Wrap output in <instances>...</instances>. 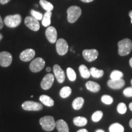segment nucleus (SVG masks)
<instances>
[{"instance_id": "39448f33", "label": "nucleus", "mask_w": 132, "mask_h": 132, "mask_svg": "<svg viewBox=\"0 0 132 132\" xmlns=\"http://www.w3.org/2000/svg\"><path fill=\"white\" fill-rule=\"evenodd\" d=\"M45 62L42 57H37L32 61L29 64V69L31 72L34 73L40 72L44 69L45 66Z\"/></svg>"}, {"instance_id": "dca6fc26", "label": "nucleus", "mask_w": 132, "mask_h": 132, "mask_svg": "<svg viewBox=\"0 0 132 132\" xmlns=\"http://www.w3.org/2000/svg\"><path fill=\"white\" fill-rule=\"evenodd\" d=\"M56 128L58 132H69V128L65 120L59 119L56 122Z\"/></svg>"}, {"instance_id": "2f4dec72", "label": "nucleus", "mask_w": 132, "mask_h": 132, "mask_svg": "<svg viewBox=\"0 0 132 132\" xmlns=\"http://www.w3.org/2000/svg\"><path fill=\"white\" fill-rule=\"evenodd\" d=\"M31 14L34 19H36L37 20H42L43 18V15L40 12H37V11H34V10H31Z\"/></svg>"}, {"instance_id": "e433bc0d", "label": "nucleus", "mask_w": 132, "mask_h": 132, "mask_svg": "<svg viewBox=\"0 0 132 132\" xmlns=\"http://www.w3.org/2000/svg\"><path fill=\"white\" fill-rule=\"evenodd\" d=\"M81 1L84 3H90L92 2V1H93L94 0H81Z\"/></svg>"}, {"instance_id": "c85d7f7f", "label": "nucleus", "mask_w": 132, "mask_h": 132, "mask_svg": "<svg viewBox=\"0 0 132 132\" xmlns=\"http://www.w3.org/2000/svg\"><path fill=\"white\" fill-rule=\"evenodd\" d=\"M102 117H103V112L101 111H97L92 115V120L94 122H98L101 120Z\"/></svg>"}, {"instance_id": "a878e982", "label": "nucleus", "mask_w": 132, "mask_h": 132, "mask_svg": "<svg viewBox=\"0 0 132 132\" xmlns=\"http://www.w3.org/2000/svg\"><path fill=\"white\" fill-rule=\"evenodd\" d=\"M39 3L46 11H52L54 9L53 5L46 0H40Z\"/></svg>"}, {"instance_id": "c03bdc74", "label": "nucleus", "mask_w": 132, "mask_h": 132, "mask_svg": "<svg viewBox=\"0 0 132 132\" xmlns=\"http://www.w3.org/2000/svg\"><path fill=\"white\" fill-rule=\"evenodd\" d=\"M3 38V36L1 34V33H0V41L1 40V39H2Z\"/></svg>"}, {"instance_id": "6ab92c4d", "label": "nucleus", "mask_w": 132, "mask_h": 132, "mask_svg": "<svg viewBox=\"0 0 132 132\" xmlns=\"http://www.w3.org/2000/svg\"><path fill=\"white\" fill-rule=\"evenodd\" d=\"M52 11H47L43 16L42 23L45 27H48L51 24V17H52Z\"/></svg>"}, {"instance_id": "58836bf2", "label": "nucleus", "mask_w": 132, "mask_h": 132, "mask_svg": "<svg viewBox=\"0 0 132 132\" xmlns=\"http://www.w3.org/2000/svg\"><path fill=\"white\" fill-rule=\"evenodd\" d=\"M129 64H130V67H131V68H132V57H131V58H130V61H129Z\"/></svg>"}, {"instance_id": "c9c22d12", "label": "nucleus", "mask_w": 132, "mask_h": 132, "mask_svg": "<svg viewBox=\"0 0 132 132\" xmlns=\"http://www.w3.org/2000/svg\"><path fill=\"white\" fill-rule=\"evenodd\" d=\"M77 132H88V131L86 129H85V128H82V129H80L77 131Z\"/></svg>"}, {"instance_id": "ddd939ff", "label": "nucleus", "mask_w": 132, "mask_h": 132, "mask_svg": "<svg viewBox=\"0 0 132 132\" xmlns=\"http://www.w3.org/2000/svg\"><path fill=\"white\" fill-rule=\"evenodd\" d=\"M35 51L33 49L28 48L26 49L25 50L23 51L20 54V58L22 61L24 62H28L34 59L35 56Z\"/></svg>"}, {"instance_id": "7c9ffc66", "label": "nucleus", "mask_w": 132, "mask_h": 132, "mask_svg": "<svg viewBox=\"0 0 132 132\" xmlns=\"http://www.w3.org/2000/svg\"><path fill=\"white\" fill-rule=\"evenodd\" d=\"M118 112L120 114H123L127 112V106L124 103H119L117 106Z\"/></svg>"}, {"instance_id": "393cba45", "label": "nucleus", "mask_w": 132, "mask_h": 132, "mask_svg": "<svg viewBox=\"0 0 132 132\" xmlns=\"http://www.w3.org/2000/svg\"><path fill=\"white\" fill-rule=\"evenodd\" d=\"M71 93H72V89H71L70 87L69 86H65L61 89L60 92H59V95L62 98H65L70 96Z\"/></svg>"}, {"instance_id": "6e6552de", "label": "nucleus", "mask_w": 132, "mask_h": 132, "mask_svg": "<svg viewBox=\"0 0 132 132\" xmlns=\"http://www.w3.org/2000/svg\"><path fill=\"white\" fill-rule=\"evenodd\" d=\"M24 23L28 28L32 31H37L40 29V24H39V20L34 19L32 16H26L24 19Z\"/></svg>"}, {"instance_id": "c756f323", "label": "nucleus", "mask_w": 132, "mask_h": 132, "mask_svg": "<svg viewBox=\"0 0 132 132\" xmlns=\"http://www.w3.org/2000/svg\"><path fill=\"white\" fill-rule=\"evenodd\" d=\"M102 102L105 105H111L113 102V97L108 95H104L101 98Z\"/></svg>"}, {"instance_id": "2eb2a0df", "label": "nucleus", "mask_w": 132, "mask_h": 132, "mask_svg": "<svg viewBox=\"0 0 132 132\" xmlns=\"http://www.w3.org/2000/svg\"><path fill=\"white\" fill-rule=\"evenodd\" d=\"M125 81L122 78L119 80H108L107 85L110 88L113 89H119L122 88L125 85Z\"/></svg>"}, {"instance_id": "7ed1b4c3", "label": "nucleus", "mask_w": 132, "mask_h": 132, "mask_svg": "<svg viewBox=\"0 0 132 132\" xmlns=\"http://www.w3.org/2000/svg\"><path fill=\"white\" fill-rule=\"evenodd\" d=\"M81 13V9L80 7L77 6H70L67 9V20L70 23H73L78 20Z\"/></svg>"}, {"instance_id": "0eeeda50", "label": "nucleus", "mask_w": 132, "mask_h": 132, "mask_svg": "<svg viewBox=\"0 0 132 132\" xmlns=\"http://www.w3.org/2000/svg\"><path fill=\"white\" fill-rule=\"evenodd\" d=\"M56 51L58 54L61 56H63L65 55L68 52L69 45L65 39H59L56 41Z\"/></svg>"}, {"instance_id": "412c9836", "label": "nucleus", "mask_w": 132, "mask_h": 132, "mask_svg": "<svg viewBox=\"0 0 132 132\" xmlns=\"http://www.w3.org/2000/svg\"><path fill=\"white\" fill-rule=\"evenodd\" d=\"M73 123L76 126L83 127L85 126L87 123V120L86 118L81 116H77L73 118Z\"/></svg>"}, {"instance_id": "72a5a7b5", "label": "nucleus", "mask_w": 132, "mask_h": 132, "mask_svg": "<svg viewBox=\"0 0 132 132\" xmlns=\"http://www.w3.org/2000/svg\"><path fill=\"white\" fill-rule=\"evenodd\" d=\"M4 26V22H3L2 19H1V16L0 15V30L3 28Z\"/></svg>"}, {"instance_id": "a18cd8bd", "label": "nucleus", "mask_w": 132, "mask_h": 132, "mask_svg": "<svg viewBox=\"0 0 132 132\" xmlns=\"http://www.w3.org/2000/svg\"><path fill=\"white\" fill-rule=\"evenodd\" d=\"M131 87H132V79L131 80Z\"/></svg>"}, {"instance_id": "473e14b6", "label": "nucleus", "mask_w": 132, "mask_h": 132, "mask_svg": "<svg viewBox=\"0 0 132 132\" xmlns=\"http://www.w3.org/2000/svg\"><path fill=\"white\" fill-rule=\"evenodd\" d=\"M123 95L127 97H132V87H128L127 88L125 89L123 91Z\"/></svg>"}, {"instance_id": "20e7f679", "label": "nucleus", "mask_w": 132, "mask_h": 132, "mask_svg": "<svg viewBox=\"0 0 132 132\" xmlns=\"http://www.w3.org/2000/svg\"><path fill=\"white\" fill-rule=\"evenodd\" d=\"M21 20H22V18L20 14L11 15H7L5 17L4 22L7 27L14 28L20 25L21 22Z\"/></svg>"}, {"instance_id": "4468645a", "label": "nucleus", "mask_w": 132, "mask_h": 132, "mask_svg": "<svg viewBox=\"0 0 132 132\" xmlns=\"http://www.w3.org/2000/svg\"><path fill=\"white\" fill-rule=\"evenodd\" d=\"M53 72L57 81L59 83L64 82V81H65V77L64 70L61 69V67L57 64H55L53 66Z\"/></svg>"}, {"instance_id": "f257e3e1", "label": "nucleus", "mask_w": 132, "mask_h": 132, "mask_svg": "<svg viewBox=\"0 0 132 132\" xmlns=\"http://www.w3.org/2000/svg\"><path fill=\"white\" fill-rule=\"evenodd\" d=\"M132 50V41L129 39H123L118 42V53L121 56L128 55Z\"/></svg>"}, {"instance_id": "ea45409f", "label": "nucleus", "mask_w": 132, "mask_h": 132, "mask_svg": "<svg viewBox=\"0 0 132 132\" xmlns=\"http://www.w3.org/2000/svg\"><path fill=\"white\" fill-rule=\"evenodd\" d=\"M46 70H47V72H50L51 71V68L50 67H47V69H46Z\"/></svg>"}, {"instance_id": "cd10ccee", "label": "nucleus", "mask_w": 132, "mask_h": 132, "mask_svg": "<svg viewBox=\"0 0 132 132\" xmlns=\"http://www.w3.org/2000/svg\"><path fill=\"white\" fill-rule=\"evenodd\" d=\"M123 77V74L122 72L119 70H115L111 72V75H110V78L112 80H119L122 79Z\"/></svg>"}, {"instance_id": "5701e85b", "label": "nucleus", "mask_w": 132, "mask_h": 132, "mask_svg": "<svg viewBox=\"0 0 132 132\" xmlns=\"http://www.w3.org/2000/svg\"><path fill=\"white\" fill-rule=\"evenodd\" d=\"M90 70V75L92 76V77L95 78H100L101 77H103L104 72L103 70H101V69H98L95 67H91L89 69Z\"/></svg>"}, {"instance_id": "f8f14e48", "label": "nucleus", "mask_w": 132, "mask_h": 132, "mask_svg": "<svg viewBox=\"0 0 132 132\" xmlns=\"http://www.w3.org/2000/svg\"><path fill=\"white\" fill-rule=\"evenodd\" d=\"M45 36L51 44H54L57 41V33L56 29L53 26H48L45 31Z\"/></svg>"}, {"instance_id": "b1692460", "label": "nucleus", "mask_w": 132, "mask_h": 132, "mask_svg": "<svg viewBox=\"0 0 132 132\" xmlns=\"http://www.w3.org/2000/svg\"><path fill=\"white\" fill-rule=\"evenodd\" d=\"M110 132H123L124 128L121 124L119 123H114L111 124L109 127Z\"/></svg>"}, {"instance_id": "a211bd4d", "label": "nucleus", "mask_w": 132, "mask_h": 132, "mask_svg": "<svg viewBox=\"0 0 132 132\" xmlns=\"http://www.w3.org/2000/svg\"><path fill=\"white\" fill-rule=\"evenodd\" d=\"M39 100L40 101L42 102V103L45 105V106L51 107L53 106L54 105V100L53 99H52L50 97L48 96V95H42L40 96V98H39Z\"/></svg>"}, {"instance_id": "a19ab883", "label": "nucleus", "mask_w": 132, "mask_h": 132, "mask_svg": "<svg viewBox=\"0 0 132 132\" xmlns=\"http://www.w3.org/2000/svg\"><path fill=\"white\" fill-rule=\"evenodd\" d=\"M129 108L130 110L132 111V102H131V103L129 104Z\"/></svg>"}, {"instance_id": "79ce46f5", "label": "nucleus", "mask_w": 132, "mask_h": 132, "mask_svg": "<svg viewBox=\"0 0 132 132\" xmlns=\"http://www.w3.org/2000/svg\"><path fill=\"white\" fill-rule=\"evenodd\" d=\"M129 125H130V127L132 128V119L131 120H130V122H129Z\"/></svg>"}, {"instance_id": "4c0bfd02", "label": "nucleus", "mask_w": 132, "mask_h": 132, "mask_svg": "<svg viewBox=\"0 0 132 132\" xmlns=\"http://www.w3.org/2000/svg\"><path fill=\"white\" fill-rule=\"evenodd\" d=\"M128 15H129L130 19H131V24H132V11H130L129 14H128Z\"/></svg>"}, {"instance_id": "aec40b11", "label": "nucleus", "mask_w": 132, "mask_h": 132, "mask_svg": "<svg viewBox=\"0 0 132 132\" xmlns=\"http://www.w3.org/2000/svg\"><path fill=\"white\" fill-rule=\"evenodd\" d=\"M85 100L82 97H77L72 102V107L74 110H79L83 106Z\"/></svg>"}, {"instance_id": "423d86ee", "label": "nucleus", "mask_w": 132, "mask_h": 132, "mask_svg": "<svg viewBox=\"0 0 132 132\" xmlns=\"http://www.w3.org/2000/svg\"><path fill=\"white\" fill-rule=\"evenodd\" d=\"M22 108L26 111H40L43 109L42 104L34 101H26L23 103Z\"/></svg>"}, {"instance_id": "f704fd0d", "label": "nucleus", "mask_w": 132, "mask_h": 132, "mask_svg": "<svg viewBox=\"0 0 132 132\" xmlns=\"http://www.w3.org/2000/svg\"><path fill=\"white\" fill-rule=\"evenodd\" d=\"M11 0H0V3L1 4H6L9 2Z\"/></svg>"}, {"instance_id": "4be33fe9", "label": "nucleus", "mask_w": 132, "mask_h": 132, "mask_svg": "<svg viewBox=\"0 0 132 132\" xmlns=\"http://www.w3.org/2000/svg\"><path fill=\"white\" fill-rule=\"evenodd\" d=\"M79 72H80V75L83 78L87 79L89 78L90 76V70H89L88 68L85 65H81L79 67Z\"/></svg>"}, {"instance_id": "9b49d317", "label": "nucleus", "mask_w": 132, "mask_h": 132, "mask_svg": "<svg viewBox=\"0 0 132 132\" xmlns=\"http://www.w3.org/2000/svg\"><path fill=\"white\" fill-rule=\"evenodd\" d=\"M54 81V75L52 73H48L42 79L40 83V86L44 90L49 89L52 86Z\"/></svg>"}, {"instance_id": "bb28decb", "label": "nucleus", "mask_w": 132, "mask_h": 132, "mask_svg": "<svg viewBox=\"0 0 132 132\" xmlns=\"http://www.w3.org/2000/svg\"><path fill=\"white\" fill-rule=\"evenodd\" d=\"M67 75L69 80L71 81H74L77 79V74L73 69L69 67L67 69Z\"/></svg>"}, {"instance_id": "37998d69", "label": "nucleus", "mask_w": 132, "mask_h": 132, "mask_svg": "<svg viewBox=\"0 0 132 132\" xmlns=\"http://www.w3.org/2000/svg\"><path fill=\"white\" fill-rule=\"evenodd\" d=\"M95 132H105V131H103V130H100H100H97Z\"/></svg>"}, {"instance_id": "f3484780", "label": "nucleus", "mask_w": 132, "mask_h": 132, "mask_svg": "<svg viewBox=\"0 0 132 132\" xmlns=\"http://www.w3.org/2000/svg\"><path fill=\"white\" fill-rule=\"evenodd\" d=\"M86 87L92 92H98L100 90V86L97 82L92 81H89L86 83Z\"/></svg>"}, {"instance_id": "1a4fd4ad", "label": "nucleus", "mask_w": 132, "mask_h": 132, "mask_svg": "<svg viewBox=\"0 0 132 132\" xmlns=\"http://www.w3.org/2000/svg\"><path fill=\"white\" fill-rule=\"evenodd\" d=\"M12 62V56L10 53L2 52L0 53V65L7 67L11 65Z\"/></svg>"}, {"instance_id": "f03ea898", "label": "nucleus", "mask_w": 132, "mask_h": 132, "mask_svg": "<svg viewBox=\"0 0 132 132\" xmlns=\"http://www.w3.org/2000/svg\"><path fill=\"white\" fill-rule=\"evenodd\" d=\"M39 123L42 129L46 131H52L56 127V122L53 117L46 116L42 117L39 120Z\"/></svg>"}, {"instance_id": "9d476101", "label": "nucleus", "mask_w": 132, "mask_h": 132, "mask_svg": "<svg viewBox=\"0 0 132 132\" xmlns=\"http://www.w3.org/2000/svg\"><path fill=\"white\" fill-rule=\"evenodd\" d=\"M82 56L87 61L92 62L98 57V52L95 49H86L82 51Z\"/></svg>"}]
</instances>
